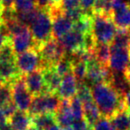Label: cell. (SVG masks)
<instances>
[{
    "mask_svg": "<svg viewBox=\"0 0 130 130\" xmlns=\"http://www.w3.org/2000/svg\"><path fill=\"white\" fill-rule=\"evenodd\" d=\"M91 92L93 99L103 117L110 119L119 110H127L124 96L119 94L108 82L93 85Z\"/></svg>",
    "mask_w": 130,
    "mask_h": 130,
    "instance_id": "cell-1",
    "label": "cell"
},
{
    "mask_svg": "<svg viewBox=\"0 0 130 130\" xmlns=\"http://www.w3.org/2000/svg\"><path fill=\"white\" fill-rule=\"evenodd\" d=\"M117 32L111 16L105 13H94L92 16L91 34L96 44L110 45Z\"/></svg>",
    "mask_w": 130,
    "mask_h": 130,
    "instance_id": "cell-2",
    "label": "cell"
},
{
    "mask_svg": "<svg viewBox=\"0 0 130 130\" xmlns=\"http://www.w3.org/2000/svg\"><path fill=\"white\" fill-rule=\"evenodd\" d=\"M29 28L36 42V46L53 38L52 18L49 9L38 8V13Z\"/></svg>",
    "mask_w": 130,
    "mask_h": 130,
    "instance_id": "cell-3",
    "label": "cell"
},
{
    "mask_svg": "<svg viewBox=\"0 0 130 130\" xmlns=\"http://www.w3.org/2000/svg\"><path fill=\"white\" fill-rule=\"evenodd\" d=\"M35 49L38 51L41 58V70L47 67H52L66 55L63 47L54 38H51L44 43L37 45Z\"/></svg>",
    "mask_w": 130,
    "mask_h": 130,
    "instance_id": "cell-4",
    "label": "cell"
},
{
    "mask_svg": "<svg viewBox=\"0 0 130 130\" xmlns=\"http://www.w3.org/2000/svg\"><path fill=\"white\" fill-rule=\"evenodd\" d=\"M61 98L55 94H45L33 97L28 113L33 116L43 113H55L59 109Z\"/></svg>",
    "mask_w": 130,
    "mask_h": 130,
    "instance_id": "cell-5",
    "label": "cell"
},
{
    "mask_svg": "<svg viewBox=\"0 0 130 130\" xmlns=\"http://www.w3.org/2000/svg\"><path fill=\"white\" fill-rule=\"evenodd\" d=\"M10 85L12 87L13 102L14 103L17 110L28 112L32 103L33 96L26 87L23 75Z\"/></svg>",
    "mask_w": 130,
    "mask_h": 130,
    "instance_id": "cell-6",
    "label": "cell"
},
{
    "mask_svg": "<svg viewBox=\"0 0 130 130\" xmlns=\"http://www.w3.org/2000/svg\"><path fill=\"white\" fill-rule=\"evenodd\" d=\"M52 18V33L53 38L59 39L65 34L73 29L74 22L65 16L63 10L59 6L48 8Z\"/></svg>",
    "mask_w": 130,
    "mask_h": 130,
    "instance_id": "cell-7",
    "label": "cell"
},
{
    "mask_svg": "<svg viewBox=\"0 0 130 130\" xmlns=\"http://www.w3.org/2000/svg\"><path fill=\"white\" fill-rule=\"evenodd\" d=\"M15 62L22 75L35 71H41L42 61L38 51L35 48L19 54L15 57Z\"/></svg>",
    "mask_w": 130,
    "mask_h": 130,
    "instance_id": "cell-8",
    "label": "cell"
},
{
    "mask_svg": "<svg viewBox=\"0 0 130 130\" xmlns=\"http://www.w3.org/2000/svg\"><path fill=\"white\" fill-rule=\"evenodd\" d=\"M112 76V71L109 66L102 65L97 60H91L87 62V71L86 79L91 84L95 85L102 82H110Z\"/></svg>",
    "mask_w": 130,
    "mask_h": 130,
    "instance_id": "cell-9",
    "label": "cell"
},
{
    "mask_svg": "<svg viewBox=\"0 0 130 130\" xmlns=\"http://www.w3.org/2000/svg\"><path fill=\"white\" fill-rule=\"evenodd\" d=\"M130 61V49L110 46L109 67L113 72L125 73Z\"/></svg>",
    "mask_w": 130,
    "mask_h": 130,
    "instance_id": "cell-10",
    "label": "cell"
},
{
    "mask_svg": "<svg viewBox=\"0 0 130 130\" xmlns=\"http://www.w3.org/2000/svg\"><path fill=\"white\" fill-rule=\"evenodd\" d=\"M57 40L66 54H71L81 49H85V35L75 29L71 30Z\"/></svg>",
    "mask_w": 130,
    "mask_h": 130,
    "instance_id": "cell-11",
    "label": "cell"
},
{
    "mask_svg": "<svg viewBox=\"0 0 130 130\" xmlns=\"http://www.w3.org/2000/svg\"><path fill=\"white\" fill-rule=\"evenodd\" d=\"M11 40L15 55L36 47V42L33 38L29 27L24 29L22 32L12 36Z\"/></svg>",
    "mask_w": 130,
    "mask_h": 130,
    "instance_id": "cell-12",
    "label": "cell"
},
{
    "mask_svg": "<svg viewBox=\"0 0 130 130\" xmlns=\"http://www.w3.org/2000/svg\"><path fill=\"white\" fill-rule=\"evenodd\" d=\"M23 78L28 90L32 94L33 97L47 94L45 82H44L43 74L40 70L23 75Z\"/></svg>",
    "mask_w": 130,
    "mask_h": 130,
    "instance_id": "cell-13",
    "label": "cell"
},
{
    "mask_svg": "<svg viewBox=\"0 0 130 130\" xmlns=\"http://www.w3.org/2000/svg\"><path fill=\"white\" fill-rule=\"evenodd\" d=\"M78 91V81L72 72L62 77L61 85L58 88L56 94L61 99L71 100L72 97L77 95Z\"/></svg>",
    "mask_w": 130,
    "mask_h": 130,
    "instance_id": "cell-14",
    "label": "cell"
},
{
    "mask_svg": "<svg viewBox=\"0 0 130 130\" xmlns=\"http://www.w3.org/2000/svg\"><path fill=\"white\" fill-rule=\"evenodd\" d=\"M55 119L56 124L62 128L72 126L75 119L71 110V100H61L59 109L55 112Z\"/></svg>",
    "mask_w": 130,
    "mask_h": 130,
    "instance_id": "cell-15",
    "label": "cell"
},
{
    "mask_svg": "<svg viewBox=\"0 0 130 130\" xmlns=\"http://www.w3.org/2000/svg\"><path fill=\"white\" fill-rule=\"evenodd\" d=\"M22 76L15 61H0V78L5 83H13Z\"/></svg>",
    "mask_w": 130,
    "mask_h": 130,
    "instance_id": "cell-16",
    "label": "cell"
},
{
    "mask_svg": "<svg viewBox=\"0 0 130 130\" xmlns=\"http://www.w3.org/2000/svg\"><path fill=\"white\" fill-rule=\"evenodd\" d=\"M42 74H43L44 82H45V89H46L47 94H55L59 88L61 82V76L57 74L54 69V66L52 67H47L41 70Z\"/></svg>",
    "mask_w": 130,
    "mask_h": 130,
    "instance_id": "cell-17",
    "label": "cell"
},
{
    "mask_svg": "<svg viewBox=\"0 0 130 130\" xmlns=\"http://www.w3.org/2000/svg\"><path fill=\"white\" fill-rule=\"evenodd\" d=\"M13 130H28L32 125V117L28 112L17 110L9 119Z\"/></svg>",
    "mask_w": 130,
    "mask_h": 130,
    "instance_id": "cell-18",
    "label": "cell"
},
{
    "mask_svg": "<svg viewBox=\"0 0 130 130\" xmlns=\"http://www.w3.org/2000/svg\"><path fill=\"white\" fill-rule=\"evenodd\" d=\"M83 103L84 109V119H86L88 125L93 127L94 124L101 119L103 116L101 115L99 109L97 105L95 104L94 100H91L88 102H85Z\"/></svg>",
    "mask_w": 130,
    "mask_h": 130,
    "instance_id": "cell-19",
    "label": "cell"
},
{
    "mask_svg": "<svg viewBox=\"0 0 130 130\" xmlns=\"http://www.w3.org/2000/svg\"><path fill=\"white\" fill-rule=\"evenodd\" d=\"M109 83L113 87V88L119 94L125 96L130 91V84L127 81L124 73L113 72Z\"/></svg>",
    "mask_w": 130,
    "mask_h": 130,
    "instance_id": "cell-20",
    "label": "cell"
},
{
    "mask_svg": "<svg viewBox=\"0 0 130 130\" xmlns=\"http://www.w3.org/2000/svg\"><path fill=\"white\" fill-rule=\"evenodd\" d=\"M115 130H129L130 121L128 110H120L109 119Z\"/></svg>",
    "mask_w": 130,
    "mask_h": 130,
    "instance_id": "cell-21",
    "label": "cell"
},
{
    "mask_svg": "<svg viewBox=\"0 0 130 130\" xmlns=\"http://www.w3.org/2000/svg\"><path fill=\"white\" fill-rule=\"evenodd\" d=\"M110 46L130 49V29H117V32Z\"/></svg>",
    "mask_w": 130,
    "mask_h": 130,
    "instance_id": "cell-22",
    "label": "cell"
},
{
    "mask_svg": "<svg viewBox=\"0 0 130 130\" xmlns=\"http://www.w3.org/2000/svg\"><path fill=\"white\" fill-rule=\"evenodd\" d=\"M54 124H56L55 113H43L32 117V125L45 130Z\"/></svg>",
    "mask_w": 130,
    "mask_h": 130,
    "instance_id": "cell-23",
    "label": "cell"
},
{
    "mask_svg": "<svg viewBox=\"0 0 130 130\" xmlns=\"http://www.w3.org/2000/svg\"><path fill=\"white\" fill-rule=\"evenodd\" d=\"M95 59L104 66H109L110 56V45L108 44H96L94 48Z\"/></svg>",
    "mask_w": 130,
    "mask_h": 130,
    "instance_id": "cell-24",
    "label": "cell"
},
{
    "mask_svg": "<svg viewBox=\"0 0 130 130\" xmlns=\"http://www.w3.org/2000/svg\"><path fill=\"white\" fill-rule=\"evenodd\" d=\"M54 69L61 78L64 77L65 75L71 73V70H72V61H71V56L69 54L68 55L66 54L62 59H61L54 65Z\"/></svg>",
    "mask_w": 130,
    "mask_h": 130,
    "instance_id": "cell-25",
    "label": "cell"
},
{
    "mask_svg": "<svg viewBox=\"0 0 130 130\" xmlns=\"http://www.w3.org/2000/svg\"><path fill=\"white\" fill-rule=\"evenodd\" d=\"M72 61V60H71ZM87 63L82 61H72L71 72L78 82H84L87 77Z\"/></svg>",
    "mask_w": 130,
    "mask_h": 130,
    "instance_id": "cell-26",
    "label": "cell"
},
{
    "mask_svg": "<svg viewBox=\"0 0 130 130\" xmlns=\"http://www.w3.org/2000/svg\"><path fill=\"white\" fill-rule=\"evenodd\" d=\"M71 110L75 120H80L84 119L83 103L77 95L71 99Z\"/></svg>",
    "mask_w": 130,
    "mask_h": 130,
    "instance_id": "cell-27",
    "label": "cell"
},
{
    "mask_svg": "<svg viewBox=\"0 0 130 130\" xmlns=\"http://www.w3.org/2000/svg\"><path fill=\"white\" fill-rule=\"evenodd\" d=\"M77 96L79 98L82 103L91 101L93 99L91 87L85 82H78V91H77Z\"/></svg>",
    "mask_w": 130,
    "mask_h": 130,
    "instance_id": "cell-28",
    "label": "cell"
},
{
    "mask_svg": "<svg viewBox=\"0 0 130 130\" xmlns=\"http://www.w3.org/2000/svg\"><path fill=\"white\" fill-rule=\"evenodd\" d=\"M13 101L12 87L9 83H3L0 85V107Z\"/></svg>",
    "mask_w": 130,
    "mask_h": 130,
    "instance_id": "cell-29",
    "label": "cell"
},
{
    "mask_svg": "<svg viewBox=\"0 0 130 130\" xmlns=\"http://www.w3.org/2000/svg\"><path fill=\"white\" fill-rule=\"evenodd\" d=\"M37 7L34 0H15L14 10L16 12H27L31 11Z\"/></svg>",
    "mask_w": 130,
    "mask_h": 130,
    "instance_id": "cell-30",
    "label": "cell"
},
{
    "mask_svg": "<svg viewBox=\"0 0 130 130\" xmlns=\"http://www.w3.org/2000/svg\"><path fill=\"white\" fill-rule=\"evenodd\" d=\"M92 130H115V128L112 126L109 119H107L105 117H102L93 126Z\"/></svg>",
    "mask_w": 130,
    "mask_h": 130,
    "instance_id": "cell-31",
    "label": "cell"
},
{
    "mask_svg": "<svg viewBox=\"0 0 130 130\" xmlns=\"http://www.w3.org/2000/svg\"><path fill=\"white\" fill-rule=\"evenodd\" d=\"M95 0H79V8L84 13L94 14V6Z\"/></svg>",
    "mask_w": 130,
    "mask_h": 130,
    "instance_id": "cell-32",
    "label": "cell"
},
{
    "mask_svg": "<svg viewBox=\"0 0 130 130\" xmlns=\"http://www.w3.org/2000/svg\"><path fill=\"white\" fill-rule=\"evenodd\" d=\"M60 6L62 10H70L79 7V0H60Z\"/></svg>",
    "mask_w": 130,
    "mask_h": 130,
    "instance_id": "cell-33",
    "label": "cell"
},
{
    "mask_svg": "<svg viewBox=\"0 0 130 130\" xmlns=\"http://www.w3.org/2000/svg\"><path fill=\"white\" fill-rule=\"evenodd\" d=\"M0 108L3 110V111H4V113L6 114V116L7 117L8 119H9L10 118H11L12 116H13V114L17 111V108H16V106H15L14 103H13V101L10 102V103H6V105H4L3 107H0Z\"/></svg>",
    "mask_w": 130,
    "mask_h": 130,
    "instance_id": "cell-34",
    "label": "cell"
},
{
    "mask_svg": "<svg viewBox=\"0 0 130 130\" xmlns=\"http://www.w3.org/2000/svg\"><path fill=\"white\" fill-rule=\"evenodd\" d=\"M71 126L74 130H92V127L89 126L85 119H80V120H75Z\"/></svg>",
    "mask_w": 130,
    "mask_h": 130,
    "instance_id": "cell-35",
    "label": "cell"
},
{
    "mask_svg": "<svg viewBox=\"0 0 130 130\" xmlns=\"http://www.w3.org/2000/svg\"><path fill=\"white\" fill-rule=\"evenodd\" d=\"M8 121H9V119H7V117H6V114L4 113L2 109L0 108V125L4 124V123H6V122H8Z\"/></svg>",
    "mask_w": 130,
    "mask_h": 130,
    "instance_id": "cell-36",
    "label": "cell"
},
{
    "mask_svg": "<svg viewBox=\"0 0 130 130\" xmlns=\"http://www.w3.org/2000/svg\"><path fill=\"white\" fill-rule=\"evenodd\" d=\"M0 130H13V126H11L10 122H6L4 124H1L0 125Z\"/></svg>",
    "mask_w": 130,
    "mask_h": 130,
    "instance_id": "cell-37",
    "label": "cell"
},
{
    "mask_svg": "<svg viewBox=\"0 0 130 130\" xmlns=\"http://www.w3.org/2000/svg\"><path fill=\"white\" fill-rule=\"evenodd\" d=\"M125 100V104H126L127 110H130V91L124 96Z\"/></svg>",
    "mask_w": 130,
    "mask_h": 130,
    "instance_id": "cell-38",
    "label": "cell"
},
{
    "mask_svg": "<svg viewBox=\"0 0 130 130\" xmlns=\"http://www.w3.org/2000/svg\"><path fill=\"white\" fill-rule=\"evenodd\" d=\"M45 130H63V128L61 127V126H60L59 125L54 124V125H53V126H49V127L46 128Z\"/></svg>",
    "mask_w": 130,
    "mask_h": 130,
    "instance_id": "cell-39",
    "label": "cell"
},
{
    "mask_svg": "<svg viewBox=\"0 0 130 130\" xmlns=\"http://www.w3.org/2000/svg\"><path fill=\"white\" fill-rule=\"evenodd\" d=\"M7 38H9V37L5 36V35H3L2 33L0 32V48H1V46H2L3 45H4V43L6 42V40Z\"/></svg>",
    "mask_w": 130,
    "mask_h": 130,
    "instance_id": "cell-40",
    "label": "cell"
},
{
    "mask_svg": "<svg viewBox=\"0 0 130 130\" xmlns=\"http://www.w3.org/2000/svg\"><path fill=\"white\" fill-rule=\"evenodd\" d=\"M28 130H45V129H43V128H40V127H38V126H34V125H31V126L28 128Z\"/></svg>",
    "mask_w": 130,
    "mask_h": 130,
    "instance_id": "cell-41",
    "label": "cell"
},
{
    "mask_svg": "<svg viewBox=\"0 0 130 130\" xmlns=\"http://www.w3.org/2000/svg\"><path fill=\"white\" fill-rule=\"evenodd\" d=\"M63 130H74L72 128V126H69V127H65V128H63Z\"/></svg>",
    "mask_w": 130,
    "mask_h": 130,
    "instance_id": "cell-42",
    "label": "cell"
},
{
    "mask_svg": "<svg viewBox=\"0 0 130 130\" xmlns=\"http://www.w3.org/2000/svg\"><path fill=\"white\" fill-rule=\"evenodd\" d=\"M128 118H129V121H130V110H128Z\"/></svg>",
    "mask_w": 130,
    "mask_h": 130,
    "instance_id": "cell-43",
    "label": "cell"
},
{
    "mask_svg": "<svg viewBox=\"0 0 130 130\" xmlns=\"http://www.w3.org/2000/svg\"><path fill=\"white\" fill-rule=\"evenodd\" d=\"M129 130H130V128H129Z\"/></svg>",
    "mask_w": 130,
    "mask_h": 130,
    "instance_id": "cell-44",
    "label": "cell"
}]
</instances>
